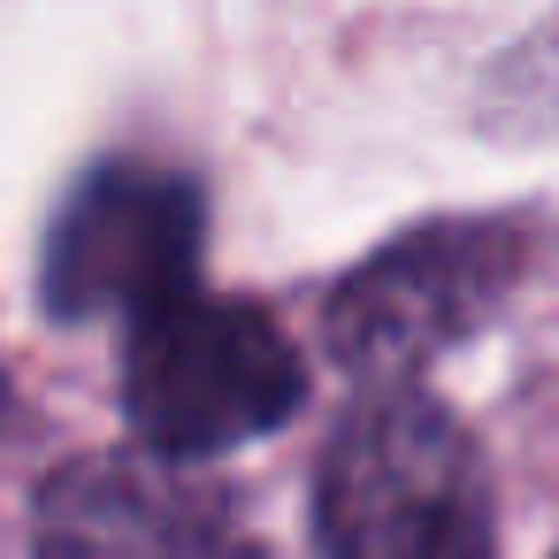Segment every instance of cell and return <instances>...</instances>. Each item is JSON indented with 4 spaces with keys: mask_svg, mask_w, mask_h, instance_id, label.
Masks as SVG:
<instances>
[{
    "mask_svg": "<svg viewBox=\"0 0 559 559\" xmlns=\"http://www.w3.org/2000/svg\"><path fill=\"white\" fill-rule=\"evenodd\" d=\"M521 230L506 223H444L414 230L368 269H353L330 299V345L376 383H406L429 353L460 345L498 314V299L521 276Z\"/></svg>",
    "mask_w": 559,
    "mask_h": 559,
    "instance_id": "3957f363",
    "label": "cell"
},
{
    "mask_svg": "<svg viewBox=\"0 0 559 559\" xmlns=\"http://www.w3.org/2000/svg\"><path fill=\"white\" fill-rule=\"evenodd\" d=\"M192 261H200V192L177 169H93L55 230H47V261H39V292L62 322L78 314H154L162 299L192 292Z\"/></svg>",
    "mask_w": 559,
    "mask_h": 559,
    "instance_id": "277c9868",
    "label": "cell"
},
{
    "mask_svg": "<svg viewBox=\"0 0 559 559\" xmlns=\"http://www.w3.org/2000/svg\"><path fill=\"white\" fill-rule=\"evenodd\" d=\"M307 399V360L276 314L246 299L177 292L131 322L123 345V414L146 460H207L276 429Z\"/></svg>",
    "mask_w": 559,
    "mask_h": 559,
    "instance_id": "7a4b0ae2",
    "label": "cell"
},
{
    "mask_svg": "<svg viewBox=\"0 0 559 559\" xmlns=\"http://www.w3.org/2000/svg\"><path fill=\"white\" fill-rule=\"evenodd\" d=\"M498 498L475 437L414 383H368L322 467L314 544L322 559H490Z\"/></svg>",
    "mask_w": 559,
    "mask_h": 559,
    "instance_id": "6da1fadb",
    "label": "cell"
},
{
    "mask_svg": "<svg viewBox=\"0 0 559 559\" xmlns=\"http://www.w3.org/2000/svg\"><path fill=\"white\" fill-rule=\"evenodd\" d=\"M39 559H246V536L162 460L100 452L39 490Z\"/></svg>",
    "mask_w": 559,
    "mask_h": 559,
    "instance_id": "5b68a950",
    "label": "cell"
}]
</instances>
